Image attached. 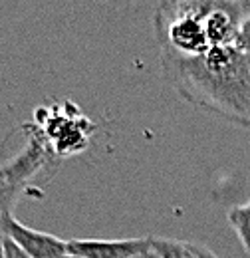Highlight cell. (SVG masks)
Here are the masks:
<instances>
[{
	"instance_id": "obj_8",
	"label": "cell",
	"mask_w": 250,
	"mask_h": 258,
	"mask_svg": "<svg viewBox=\"0 0 250 258\" xmlns=\"http://www.w3.org/2000/svg\"><path fill=\"white\" fill-rule=\"evenodd\" d=\"M228 225L236 232L244 252L250 254V201L242 203V205H234L228 213H226Z\"/></svg>"
},
{
	"instance_id": "obj_2",
	"label": "cell",
	"mask_w": 250,
	"mask_h": 258,
	"mask_svg": "<svg viewBox=\"0 0 250 258\" xmlns=\"http://www.w3.org/2000/svg\"><path fill=\"white\" fill-rule=\"evenodd\" d=\"M209 2L211 0H169L157 6L153 28L163 52L199 56L211 48L205 34Z\"/></svg>"
},
{
	"instance_id": "obj_1",
	"label": "cell",
	"mask_w": 250,
	"mask_h": 258,
	"mask_svg": "<svg viewBox=\"0 0 250 258\" xmlns=\"http://www.w3.org/2000/svg\"><path fill=\"white\" fill-rule=\"evenodd\" d=\"M167 84L195 107L250 129V54L230 46H215L199 56L161 50Z\"/></svg>"
},
{
	"instance_id": "obj_10",
	"label": "cell",
	"mask_w": 250,
	"mask_h": 258,
	"mask_svg": "<svg viewBox=\"0 0 250 258\" xmlns=\"http://www.w3.org/2000/svg\"><path fill=\"white\" fill-rule=\"evenodd\" d=\"M4 258H30L24 250H20L12 240L4 236Z\"/></svg>"
},
{
	"instance_id": "obj_4",
	"label": "cell",
	"mask_w": 250,
	"mask_h": 258,
	"mask_svg": "<svg viewBox=\"0 0 250 258\" xmlns=\"http://www.w3.org/2000/svg\"><path fill=\"white\" fill-rule=\"evenodd\" d=\"M34 123L42 129L58 159L84 153L97 129L94 121L72 101L38 107L34 111Z\"/></svg>"
},
{
	"instance_id": "obj_7",
	"label": "cell",
	"mask_w": 250,
	"mask_h": 258,
	"mask_svg": "<svg viewBox=\"0 0 250 258\" xmlns=\"http://www.w3.org/2000/svg\"><path fill=\"white\" fill-rule=\"evenodd\" d=\"M151 246L157 258H199L193 250V242H187V240L151 236Z\"/></svg>"
},
{
	"instance_id": "obj_13",
	"label": "cell",
	"mask_w": 250,
	"mask_h": 258,
	"mask_svg": "<svg viewBox=\"0 0 250 258\" xmlns=\"http://www.w3.org/2000/svg\"><path fill=\"white\" fill-rule=\"evenodd\" d=\"M60 258H82V256H74V254H64V256ZM143 258H157L155 254H149V256H143Z\"/></svg>"
},
{
	"instance_id": "obj_9",
	"label": "cell",
	"mask_w": 250,
	"mask_h": 258,
	"mask_svg": "<svg viewBox=\"0 0 250 258\" xmlns=\"http://www.w3.org/2000/svg\"><path fill=\"white\" fill-rule=\"evenodd\" d=\"M234 48H238L240 52L244 54H250V12L244 16V20L240 22L238 26V32H236V38H234Z\"/></svg>"
},
{
	"instance_id": "obj_12",
	"label": "cell",
	"mask_w": 250,
	"mask_h": 258,
	"mask_svg": "<svg viewBox=\"0 0 250 258\" xmlns=\"http://www.w3.org/2000/svg\"><path fill=\"white\" fill-rule=\"evenodd\" d=\"M0 258H4V234H2V228H0Z\"/></svg>"
},
{
	"instance_id": "obj_5",
	"label": "cell",
	"mask_w": 250,
	"mask_h": 258,
	"mask_svg": "<svg viewBox=\"0 0 250 258\" xmlns=\"http://www.w3.org/2000/svg\"><path fill=\"white\" fill-rule=\"evenodd\" d=\"M2 234L30 258H60L68 254V240L22 225L14 215L0 217Z\"/></svg>"
},
{
	"instance_id": "obj_11",
	"label": "cell",
	"mask_w": 250,
	"mask_h": 258,
	"mask_svg": "<svg viewBox=\"0 0 250 258\" xmlns=\"http://www.w3.org/2000/svg\"><path fill=\"white\" fill-rule=\"evenodd\" d=\"M193 250H195V254L199 258H219L211 248H207L203 244H197V242H193Z\"/></svg>"
},
{
	"instance_id": "obj_6",
	"label": "cell",
	"mask_w": 250,
	"mask_h": 258,
	"mask_svg": "<svg viewBox=\"0 0 250 258\" xmlns=\"http://www.w3.org/2000/svg\"><path fill=\"white\" fill-rule=\"evenodd\" d=\"M68 254L82 258H143L153 254L151 236L141 238H72L68 240Z\"/></svg>"
},
{
	"instance_id": "obj_3",
	"label": "cell",
	"mask_w": 250,
	"mask_h": 258,
	"mask_svg": "<svg viewBox=\"0 0 250 258\" xmlns=\"http://www.w3.org/2000/svg\"><path fill=\"white\" fill-rule=\"evenodd\" d=\"M22 133L26 137L24 149L14 159L0 165V217L12 215L14 205L32 179L40 171L54 167L56 161H60L36 123L22 125Z\"/></svg>"
}]
</instances>
